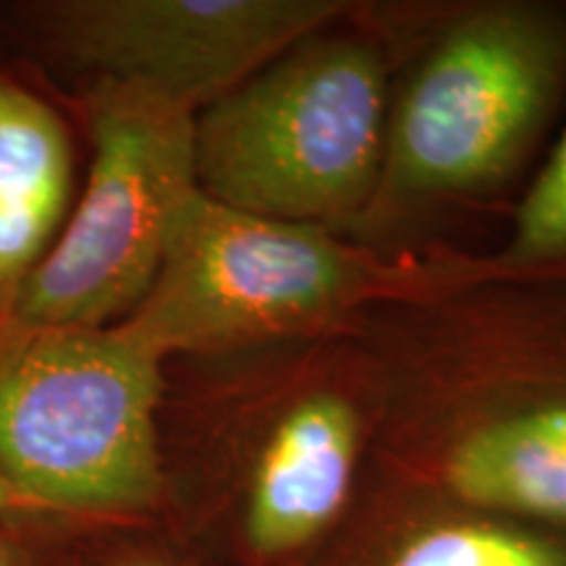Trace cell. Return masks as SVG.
<instances>
[{"label": "cell", "instance_id": "1", "mask_svg": "<svg viewBox=\"0 0 566 566\" xmlns=\"http://www.w3.org/2000/svg\"><path fill=\"white\" fill-rule=\"evenodd\" d=\"M160 446L168 527L223 566H310L349 516L384 420L359 334L174 359Z\"/></svg>", "mask_w": 566, "mask_h": 566}, {"label": "cell", "instance_id": "2", "mask_svg": "<svg viewBox=\"0 0 566 566\" xmlns=\"http://www.w3.org/2000/svg\"><path fill=\"white\" fill-rule=\"evenodd\" d=\"M384 375L370 467L566 533V283L485 275L357 325Z\"/></svg>", "mask_w": 566, "mask_h": 566}, {"label": "cell", "instance_id": "3", "mask_svg": "<svg viewBox=\"0 0 566 566\" xmlns=\"http://www.w3.org/2000/svg\"><path fill=\"white\" fill-rule=\"evenodd\" d=\"M391 48L386 150L349 233L386 254L433 252L472 210L509 216L566 111V0L380 3Z\"/></svg>", "mask_w": 566, "mask_h": 566}, {"label": "cell", "instance_id": "4", "mask_svg": "<svg viewBox=\"0 0 566 566\" xmlns=\"http://www.w3.org/2000/svg\"><path fill=\"white\" fill-rule=\"evenodd\" d=\"M485 252L386 254L321 226L273 221L197 192L150 292L122 323L158 357L357 334L378 304L491 275Z\"/></svg>", "mask_w": 566, "mask_h": 566}, {"label": "cell", "instance_id": "5", "mask_svg": "<svg viewBox=\"0 0 566 566\" xmlns=\"http://www.w3.org/2000/svg\"><path fill=\"white\" fill-rule=\"evenodd\" d=\"M391 48L349 6L195 116L197 187L226 208L349 233L384 171Z\"/></svg>", "mask_w": 566, "mask_h": 566}, {"label": "cell", "instance_id": "6", "mask_svg": "<svg viewBox=\"0 0 566 566\" xmlns=\"http://www.w3.org/2000/svg\"><path fill=\"white\" fill-rule=\"evenodd\" d=\"M166 359L118 325L0 331V472L42 520L166 525Z\"/></svg>", "mask_w": 566, "mask_h": 566}, {"label": "cell", "instance_id": "7", "mask_svg": "<svg viewBox=\"0 0 566 566\" xmlns=\"http://www.w3.org/2000/svg\"><path fill=\"white\" fill-rule=\"evenodd\" d=\"M84 195L13 296V325L105 328L139 307L184 208L200 192L195 111L124 82H90Z\"/></svg>", "mask_w": 566, "mask_h": 566}, {"label": "cell", "instance_id": "8", "mask_svg": "<svg viewBox=\"0 0 566 566\" xmlns=\"http://www.w3.org/2000/svg\"><path fill=\"white\" fill-rule=\"evenodd\" d=\"M349 0H51L24 6L90 82L147 87L200 113Z\"/></svg>", "mask_w": 566, "mask_h": 566}, {"label": "cell", "instance_id": "9", "mask_svg": "<svg viewBox=\"0 0 566 566\" xmlns=\"http://www.w3.org/2000/svg\"><path fill=\"white\" fill-rule=\"evenodd\" d=\"M310 566H566V533L438 499L370 467Z\"/></svg>", "mask_w": 566, "mask_h": 566}, {"label": "cell", "instance_id": "10", "mask_svg": "<svg viewBox=\"0 0 566 566\" xmlns=\"http://www.w3.org/2000/svg\"><path fill=\"white\" fill-rule=\"evenodd\" d=\"M71 179L59 113L0 76V302H13L61 233Z\"/></svg>", "mask_w": 566, "mask_h": 566}, {"label": "cell", "instance_id": "11", "mask_svg": "<svg viewBox=\"0 0 566 566\" xmlns=\"http://www.w3.org/2000/svg\"><path fill=\"white\" fill-rule=\"evenodd\" d=\"M485 260L499 279L566 283V126L551 139Z\"/></svg>", "mask_w": 566, "mask_h": 566}, {"label": "cell", "instance_id": "12", "mask_svg": "<svg viewBox=\"0 0 566 566\" xmlns=\"http://www.w3.org/2000/svg\"><path fill=\"white\" fill-rule=\"evenodd\" d=\"M84 566H223L166 525L82 530Z\"/></svg>", "mask_w": 566, "mask_h": 566}, {"label": "cell", "instance_id": "13", "mask_svg": "<svg viewBox=\"0 0 566 566\" xmlns=\"http://www.w3.org/2000/svg\"><path fill=\"white\" fill-rule=\"evenodd\" d=\"M53 562H40L38 548L17 533L9 522H0V566H51Z\"/></svg>", "mask_w": 566, "mask_h": 566}, {"label": "cell", "instance_id": "14", "mask_svg": "<svg viewBox=\"0 0 566 566\" xmlns=\"http://www.w3.org/2000/svg\"><path fill=\"white\" fill-rule=\"evenodd\" d=\"M32 516H40L38 509H34L30 501L6 480L3 472H0V522L32 520Z\"/></svg>", "mask_w": 566, "mask_h": 566}, {"label": "cell", "instance_id": "15", "mask_svg": "<svg viewBox=\"0 0 566 566\" xmlns=\"http://www.w3.org/2000/svg\"><path fill=\"white\" fill-rule=\"evenodd\" d=\"M51 566H84L82 556H80V548L76 551H69V554H63L61 558H55Z\"/></svg>", "mask_w": 566, "mask_h": 566}]
</instances>
